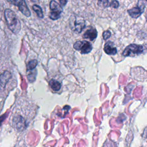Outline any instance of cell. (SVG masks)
Masks as SVG:
<instances>
[{"mask_svg": "<svg viewBox=\"0 0 147 147\" xmlns=\"http://www.w3.org/2000/svg\"><path fill=\"white\" fill-rule=\"evenodd\" d=\"M98 36V32L96 29L93 27L88 29L83 35L84 38L88 39L90 41H94Z\"/></svg>", "mask_w": 147, "mask_h": 147, "instance_id": "cell-8", "label": "cell"}, {"mask_svg": "<svg viewBox=\"0 0 147 147\" xmlns=\"http://www.w3.org/2000/svg\"><path fill=\"white\" fill-rule=\"evenodd\" d=\"M144 51V47L141 45L130 44L124 49L122 55L124 56H134L141 54Z\"/></svg>", "mask_w": 147, "mask_h": 147, "instance_id": "cell-3", "label": "cell"}, {"mask_svg": "<svg viewBox=\"0 0 147 147\" xmlns=\"http://www.w3.org/2000/svg\"><path fill=\"white\" fill-rule=\"evenodd\" d=\"M119 6V3L117 0H112L109 5L110 7L114 9H117Z\"/></svg>", "mask_w": 147, "mask_h": 147, "instance_id": "cell-15", "label": "cell"}, {"mask_svg": "<svg viewBox=\"0 0 147 147\" xmlns=\"http://www.w3.org/2000/svg\"><path fill=\"white\" fill-rule=\"evenodd\" d=\"M59 1L60 2V3L61 5L64 6L66 5V4L67 3L68 0H59Z\"/></svg>", "mask_w": 147, "mask_h": 147, "instance_id": "cell-16", "label": "cell"}, {"mask_svg": "<svg viewBox=\"0 0 147 147\" xmlns=\"http://www.w3.org/2000/svg\"><path fill=\"white\" fill-rule=\"evenodd\" d=\"M73 47L75 49L80 51L82 54H87L92 49L91 44L90 42L85 40L76 41L74 44Z\"/></svg>", "mask_w": 147, "mask_h": 147, "instance_id": "cell-4", "label": "cell"}, {"mask_svg": "<svg viewBox=\"0 0 147 147\" xmlns=\"http://www.w3.org/2000/svg\"><path fill=\"white\" fill-rule=\"evenodd\" d=\"M144 134H145V137L147 140V128L144 131Z\"/></svg>", "mask_w": 147, "mask_h": 147, "instance_id": "cell-17", "label": "cell"}, {"mask_svg": "<svg viewBox=\"0 0 147 147\" xmlns=\"http://www.w3.org/2000/svg\"><path fill=\"white\" fill-rule=\"evenodd\" d=\"M98 5L101 8H106L109 6V0H98Z\"/></svg>", "mask_w": 147, "mask_h": 147, "instance_id": "cell-12", "label": "cell"}, {"mask_svg": "<svg viewBox=\"0 0 147 147\" xmlns=\"http://www.w3.org/2000/svg\"><path fill=\"white\" fill-rule=\"evenodd\" d=\"M37 64V61L36 60H32L29 61L27 65V69L28 70H31L34 69Z\"/></svg>", "mask_w": 147, "mask_h": 147, "instance_id": "cell-13", "label": "cell"}, {"mask_svg": "<svg viewBox=\"0 0 147 147\" xmlns=\"http://www.w3.org/2000/svg\"><path fill=\"white\" fill-rule=\"evenodd\" d=\"M144 11V7L137 6L127 10L129 16L133 18H137Z\"/></svg>", "mask_w": 147, "mask_h": 147, "instance_id": "cell-9", "label": "cell"}, {"mask_svg": "<svg viewBox=\"0 0 147 147\" xmlns=\"http://www.w3.org/2000/svg\"><path fill=\"white\" fill-rule=\"evenodd\" d=\"M146 1H147V0H146Z\"/></svg>", "mask_w": 147, "mask_h": 147, "instance_id": "cell-19", "label": "cell"}, {"mask_svg": "<svg viewBox=\"0 0 147 147\" xmlns=\"http://www.w3.org/2000/svg\"><path fill=\"white\" fill-rule=\"evenodd\" d=\"M49 8L51 12L49 13V18L52 20H57L60 18L61 13L63 11V8L61 5L54 0L51 1L49 3Z\"/></svg>", "mask_w": 147, "mask_h": 147, "instance_id": "cell-2", "label": "cell"}, {"mask_svg": "<svg viewBox=\"0 0 147 147\" xmlns=\"http://www.w3.org/2000/svg\"><path fill=\"white\" fill-rule=\"evenodd\" d=\"M30 1L34 3H38L40 2L39 0H30Z\"/></svg>", "mask_w": 147, "mask_h": 147, "instance_id": "cell-18", "label": "cell"}, {"mask_svg": "<svg viewBox=\"0 0 147 147\" xmlns=\"http://www.w3.org/2000/svg\"><path fill=\"white\" fill-rule=\"evenodd\" d=\"M111 35V32H110V30H105V31L103 32V34H102V36H103V40H106L109 39V38L110 37Z\"/></svg>", "mask_w": 147, "mask_h": 147, "instance_id": "cell-14", "label": "cell"}, {"mask_svg": "<svg viewBox=\"0 0 147 147\" xmlns=\"http://www.w3.org/2000/svg\"><path fill=\"white\" fill-rule=\"evenodd\" d=\"M86 27V22L84 19L82 18H75L73 26H72L71 29L72 30L76 33H80L82 32V30Z\"/></svg>", "mask_w": 147, "mask_h": 147, "instance_id": "cell-6", "label": "cell"}, {"mask_svg": "<svg viewBox=\"0 0 147 147\" xmlns=\"http://www.w3.org/2000/svg\"><path fill=\"white\" fill-rule=\"evenodd\" d=\"M4 17L8 28L14 34H18L21 29V24L16 14L12 10L6 9L4 11Z\"/></svg>", "mask_w": 147, "mask_h": 147, "instance_id": "cell-1", "label": "cell"}, {"mask_svg": "<svg viewBox=\"0 0 147 147\" xmlns=\"http://www.w3.org/2000/svg\"><path fill=\"white\" fill-rule=\"evenodd\" d=\"M10 4L18 7V10L25 16L29 17L31 16V12L28 7L25 0H6Z\"/></svg>", "mask_w": 147, "mask_h": 147, "instance_id": "cell-5", "label": "cell"}, {"mask_svg": "<svg viewBox=\"0 0 147 147\" xmlns=\"http://www.w3.org/2000/svg\"><path fill=\"white\" fill-rule=\"evenodd\" d=\"M51 88L55 91H59L61 87V84L57 80H51L49 82Z\"/></svg>", "mask_w": 147, "mask_h": 147, "instance_id": "cell-11", "label": "cell"}, {"mask_svg": "<svg viewBox=\"0 0 147 147\" xmlns=\"http://www.w3.org/2000/svg\"><path fill=\"white\" fill-rule=\"evenodd\" d=\"M32 9L34 10V11L37 14L38 17H39L40 18H44V14H43L42 9L39 5H33L32 6Z\"/></svg>", "mask_w": 147, "mask_h": 147, "instance_id": "cell-10", "label": "cell"}, {"mask_svg": "<svg viewBox=\"0 0 147 147\" xmlns=\"http://www.w3.org/2000/svg\"><path fill=\"white\" fill-rule=\"evenodd\" d=\"M105 53L109 55H114L117 53V49L113 42L111 41H107L103 48Z\"/></svg>", "mask_w": 147, "mask_h": 147, "instance_id": "cell-7", "label": "cell"}]
</instances>
